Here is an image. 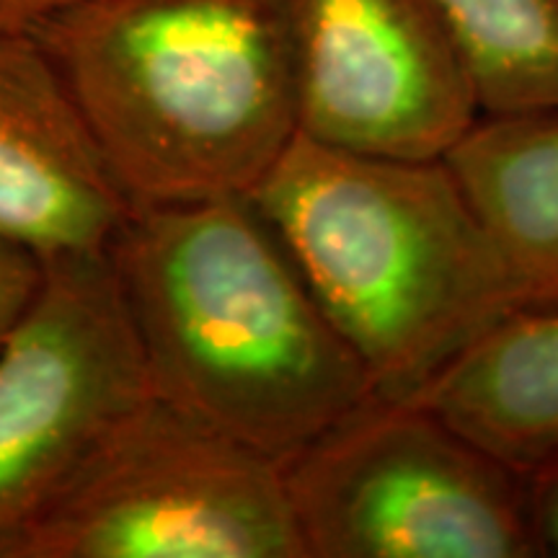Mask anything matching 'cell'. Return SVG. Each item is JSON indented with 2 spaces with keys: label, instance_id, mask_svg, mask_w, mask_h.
Returning a JSON list of instances; mask_svg holds the SVG:
<instances>
[{
  "label": "cell",
  "instance_id": "1",
  "mask_svg": "<svg viewBox=\"0 0 558 558\" xmlns=\"http://www.w3.org/2000/svg\"><path fill=\"white\" fill-rule=\"evenodd\" d=\"M107 256L150 393L279 465L375 396L248 197L130 207Z\"/></svg>",
  "mask_w": 558,
  "mask_h": 558
},
{
  "label": "cell",
  "instance_id": "2",
  "mask_svg": "<svg viewBox=\"0 0 558 558\" xmlns=\"http://www.w3.org/2000/svg\"><path fill=\"white\" fill-rule=\"evenodd\" d=\"M32 34L130 207L248 197L300 132L288 0H83Z\"/></svg>",
  "mask_w": 558,
  "mask_h": 558
},
{
  "label": "cell",
  "instance_id": "3",
  "mask_svg": "<svg viewBox=\"0 0 558 558\" xmlns=\"http://www.w3.org/2000/svg\"><path fill=\"white\" fill-rule=\"evenodd\" d=\"M248 199L378 399H414L522 308L497 243L445 158L367 156L298 132Z\"/></svg>",
  "mask_w": 558,
  "mask_h": 558
},
{
  "label": "cell",
  "instance_id": "4",
  "mask_svg": "<svg viewBox=\"0 0 558 558\" xmlns=\"http://www.w3.org/2000/svg\"><path fill=\"white\" fill-rule=\"evenodd\" d=\"M303 558H535L525 473L416 401L373 399L284 463Z\"/></svg>",
  "mask_w": 558,
  "mask_h": 558
},
{
  "label": "cell",
  "instance_id": "5",
  "mask_svg": "<svg viewBox=\"0 0 558 558\" xmlns=\"http://www.w3.org/2000/svg\"><path fill=\"white\" fill-rule=\"evenodd\" d=\"M9 558H303L284 465L148 396Z\"/></svg>",
  "mask_w": 558,
  "mask_h": 558
},
{
  "label": "cell",
  "instance_id": "6",
  "mask_svg": "<svg viewBox=\"0 0 558 558\" xmlns=\"http://www.w3.org/2000/svg\"><path fill=\"white\" fill-rule=\"evenodd\" d=\"M148 396L107 251L41 256L0 347V558Z\"/></svg>",
  "mask_w": 558,
  "mask_h": 558
},
{
  "label": "cell",
  "instance_id": "7",
  "mask_svg": "<svg viewBox=\"0 0 558 558\" xmlns=\"http://www.w3.org/2000/svg\"><path fill=\"white\" fill-rule=\"evenodd\" d=\"M300 135L367 156L445 158L481 117L437 0H288Z\"/></svg>",
  "mask_w": 558,
  "mask_h": 558
},
{
  "label": "cell",
  "instance_id": "8",
  "mask_svg": "<svg viewBox=\"0 0 558 558\" xmlns=\"http://www.w3.org/2000/svg\"><path fill=\"white\" fill-rule=\"evenodd\" d=\"M130 202L32 32H0V235L39 256L107 251Z\"/></svg>",
  "mask_w": 558,
  "mask_h": 558
},
{
  "label": "cell",
  "instance_id": "9",
  "mask_svg": "<svg viewBox=\"0 0 558 558\" xmlns=\"http://www.w3.org/2000/svg\"><path fill=\"white\" fill-rule=\"evenodd\" d=\"M409 401L522 473L556 460L558 305L512 311Z\"/></svg>",
  "mask_w": 558,
  "mask_h": 558
},
{
  "label": "cell",
  "instance_id": "10",
  "mask_svg": "<svg viewBox=\"0 0 558 558\" xmlns=\"http://www.w3.org/2000/svg\"><path fill=\"white\" fill-rule=\"evenodd\" d=\"M445 160L497 243L522 308L558 305V111L481 114Z\"/></svg>",
  "mask_w": 558,
  "mask_h": 558
},
{
  "label": "cell",
  "instance_id": "11",
  "mask_svg": "<svg viewBox=\"0 0 558 558\" xmlns=\"http://www.w3.org/2000/svg\"><path fill=\"white\" fill-rule=\"evenodd\" d=\"M481 114L558 111V0H437Z\"/></svg>",
  "mask_w": 558,
  "mask_h": 558
},
{
  "label": "cell",
  "instance_id": "12",
  "mask_svg": "<svg viewBox=\"0 0 558 558\" xmlns=\"http://www.w3.org/2000/svg\"><path fill=\"white\" fill-rule=\"evenodd\" d=\"M41 282V259L34 251L0 235V347L26 316Z\"/></svg>",
  "mask_w": 558,
  "mask_h": 558
},
{
  "label": "cell",
  "instance_id": "13",
  "mask_svg": "<svg viewBox=\"0 0 558 558\" xmlns=\"http://www.w3.org/2000/svg\"><path fill=\"white\" fill-rule=\"evenodd\" d=\"M527 507L541 556H558V458L525 473Z\"/></svg>",
  "mask_w": 558,
  "mask_h": 558
},
{
  "label": "cell",
  "instance_id": "14",
  "mask_svg": "<svg viewBox=\"0 0 558 558\" xmlns=\"http://www.w3.org/2000/svg\"><path fill=\"white\" fill-rule=\"evenodd\" d=\"M83 0H0V32H32L54 13Z\"/></svg>",
  "mask_w": 558,
  "mask_h": 558
}]
</instances>
